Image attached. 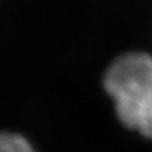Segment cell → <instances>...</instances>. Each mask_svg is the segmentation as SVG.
<instances>
[{
    "label": "cell",
    "instance_id": "6da1fadb",
    "mask_svg": "<svg viewBox=\"0 0 152 152\" xmlns=\"http://www.w3.org/2000/svg\"><path fill=\"white\" fill-rule=\"evenodd\" d=\"M104 88L121 123L152 139V56L144 52L121 55L108 67Z\"/></svg>",
    "mask_w": 152,
    "mask_h": 152
},
{
    "label": "cell",
    "instance_id": "7a4b0ae2",
    "mask_svg": "<svg viewBox=\"0 0 152 152\" xmlns=\"http://www.w3.org/2000/svg\"><path fill=\"white\" fill-rule=\"evenodd\" d=\"M0 152H35V150L20 135L0 132Z\"/></svg>",
    "mask_w": 152,
    "mask_h": 152
}]
</instances>
